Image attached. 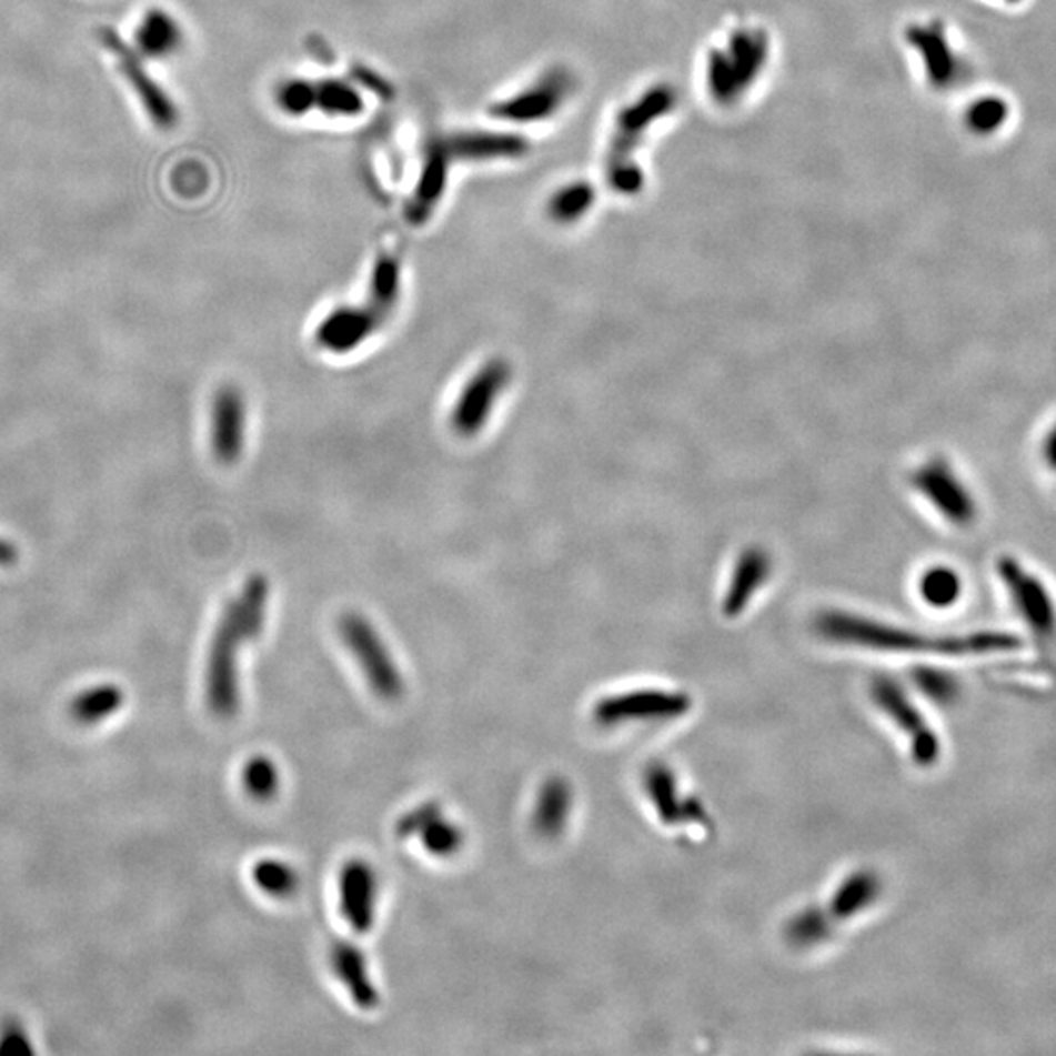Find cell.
Here are the masks:
<instances>
[{
  "label": "cell",
  "instance_id": "1",
  "mask_svg": "<svg viewBox=\"0 0 1056 1056\" xmlns=\"http://www.w3.org/2000/svg\"><path fill=\"white\" fill-rule=\"evenodd\" d=\"M271 587L269 580L254 574L247 580L238 597L231 599L213 634L208 672L205 701L215 716L233 718L241 708V647L261 636L266 624Z\"/></svg>",
  "mask_w": 1056,
  "mask_h": 1056
},
{
  "label": "cell",
  "instance_id": "2",
  "mask_svg": "<svg viewBox=\"0 0 1056 1056\" xmlns=\"http://www.w3.org/2000/svg\"><path fill=\"white\" fill-rule=\"evenodd\" d=\"M816 624L819 634L832 642L902 654H992L1006 652L1019 644L1004 632H976L970 636H927L922 632L904 631L842 611H827L819 616Z\"/></svg>",
  "mask_w": 1056,
  "mask_h": 1056
},
{
  "label": "cell",
  "instance_id": "3",
  "mask_svg": "<svg viewBox=\"0 0 1056 1056\" xmlns=\"http://www.w3.org/2000/svg\"><path fill=\"white\" fill-rule=\"evenodd\" d=\"M336 631L372 693L388 703L400 701L405 693L402 670L376 626L364 614L349 611L339 618Z\"/></svg>",
  "mask_w": 1056,
  "mask_h": 1056
},
{
  "label": "cell",
  "instance_id": "4",
  "mask_svg": "<svg viewBox=\"0 0 1056 1056\" xmlns=\"http://www.w3.org/2000/svg\"><path fill=\"white\" fill-rule=\"evenodd\" d=\"M996 574L1017 618L1043 642L1056 638V599L1048 583L1014 556H999Z\"/></svg>",
  "mask_w": 1056,
  "mask_h": 1056
},
{
  "label": "cell",
  "instance_id": "5",
  "mask_svg": "<svg viewBox=\"0 0 1056 1056\" xmlns=\"http://www.w3.org/2000/svg\"><path fill=\"white\" fill-rule=\"evenodd\" d=\"M912 483L945 523L957 529H970L976 523L978 503L975 493L949 460L942 456L926 460L912 474Z\"/></svg>",
  "mask_w": 1056,
  "mask_h": 1056
},
{
  "label": "cell",
  "instance_id": "6",
  "mask_svg": "<svg viewBox=\"0 0 1056 1056\" xmlns=\"http://www.w3.org/2000/svg\"><path fill=\"white\" fill-rule=\"evenodd\" d=\"M513 370L505 359L483 362L459 393L451 411V426L462 439H474L490 423L493 410L507 390Z\"/></svg>",
  "mask_w": 1056,
  "mask_h": 1056
},
{
  "label": "cell",
  "instance_id": "7",
  "mask_svg": "<svg viewBox=\"0 0 1056 1056\" xmlns=\"http://www.w3.org/2000/svg\"><path fill=\"white\" fill-rule=\"evenodd\" d=\"M881 893V881L871 871H861L849 876L844 885L835 891L832 904L826 909H811L793 919L788 935L795 943H816L829 934V929L853 917L857 912L868 908Z\"/></svg>",
  "mask_w": 1056,
  "mask_h": 1056
},
{
  "label": "cell",
  "instance_id": "8",
  "mask_svg": "<svg viewBox=\"0 0 1056 1056\" xmlns=\"http://www.w3.org/2000/svg\"><path fill=\"white\" fill-rule=\"evenodd\" d=\"M691 706L693 701L685 693L644 688L599 701L593 706V718L601 726L634 721H672L687 714Z\"/></svg>",
  "mask_w": 1056,
  "mask_h": 1056
},
{
  "label": "cell",
  "instance_id": "9",
  "mask_svg": "<svg viewBox=\"0 0 1056 1056\" xmlns=\"http://www.w3.org/2000/svg\"><path fill=\"white\" fill-rule=\"evenodd\" d=\"M400 839H419L426 853L449 859L462 849L466 842L464 829L446 816L443 804L426 801L405 812L395 824Z\"/></svg>",
  "mask_w": 1056,
  "mask_h": 1056
},
{
  "label": "cell",
  "instance_id": "10",
  "mask_svg": "<svg viewBox=\"0 0 1056 1056\" xmlns=\"http://www.w3.org/2000/svg\"><path fill=\"white\" fill-rule=\"evenodd\" d=\"M99 40L108 51H112L123 77L130 81L131 89L140 97L141 104L145 108L151 122L155 123L161 130H171L179 122V110L174 102L169 99V94L149 77L145 67L141 63L135 51H131L122 38L112 30V28H100Z\"/></svg>",
  "mask_w": 1056,
  "mask_h": 1056
},
{
  "label": "cell",
  "instance_id": "11",
  "mask_svg": "<svg viewBox=\"0 0 1056 1056\" xmlns=\"http://www.w3.org/2000/svg\"><path fill=\"white\" fill-rule=\"evenodd\" d=\"M388 318L390 313L370 298L362 305H341L323 318L315 341L325 351L346 354L380 331Z\"/></svg>",
  "mask_w": 1056,
  "mask_h": 1056
},
{
  "label": "cell",
  "instance_id": "12",
  "mask_svg": "<svg viewBox=\"0 0 1056 1056\" xmlns=\"http://www.w3.org/2000/svg\"><path fill=\"white\" fill-rule=\"evenodd\" d=\"M570 91H572V82L567 79V74L562 71H552L531 87L515 92L513 97L495 100L492 107L487 108V112L501 122H542V120H549L550 115L556 114L557 108L562 107Z\"/></svg>",
  "mask_w": 1056,
  "mask_h": 1056
},
{
  "label": "cell",
  "instance_id": "13",
  "mask_svg": "<svg viewBox=\"0 0 1056 1056\" xmlns=\"http://www.w3.org/2000/svg\"><path fill=\"white\" fill-rule=\"evenodd\" d=\"M339 908L356 934H369L376 924L380 878L366 859H351L339 871Z\"/></svg>",
  "mask_w": 1056,
  "mask_h": 1056
},
{
  "label": "cell",
  "instance_id": "14",
  "mask_svg": "<svg viewBox=\"0 0 1056 1056\" xmlns=\"http://www.w3.org/2000/svg\"><path fill=\"white\" fill-rule=\"evenodd\" d=\"M451 169L452 159L444 149L441 135H433L425 143L418 182L405 204V220L411 225H423L431 220L434 210L443 202Z\"/></svg>",
  "mask_w": 1056,
  "mask_h": 1056
},
{
  "label": "cell",
  "instance_id": "15",
  "mask_svg": "<svg viewBox=\"0 0 1056 1056\" xmlns=\"http://www.w3.org/2000/svg\"><path fill=\"white\" fill-rule=\"evenodd\" d=\"M873 698L878 706L901 726L904 734L912 740V757L917 765H932L939 755V742L927 722L919 716L916 706L902 693V688L891 680H878L873 683Z\"/></svg>",
  "mask_w": 1056,
  "mask_h": 1056
},
{
  "label": "cell",
  "instance_id": "16",
  "mask_svg": "<svg viewBox=\"0 0 1056 1056\" xmlns=\"http://www.w3.org/2000/svg\"><path fill=\"white\" fill-rule=\"evenodd\" d=\"M245 398L233 385L215 393L212 405V451L223 466L238 464L245 449Z\"/></svg>",
  "mask_w": 1056,
  "mask_h": 1056
},
{
  "label": "cell",
  "instance_id": "17",
  "mask_svg": "<svg viewBox=\"0 0 1056 1056\" xmlns=\"http://www.w3.org/2000/svg\"><path fill=\"white\" fill-rule=\"evenodd\" d=\"M452 163H483L519 159L529 153V141L509 131H452L441 135Z\"/></svg>",
  "mask_w": 1056,
  "mask_h": 1056
},
{
  "label": "cell",
  "instance_id": "18",
  "mask_svg": "<svg viewBox=\"0 0 1056 1056\" xmlns=\"http://www.w3.org/2000/svg\"><path fill=\"white\" fill-rule=\"evenodd\" d=\"M329 965L336 980L343 984L352 1002L362 1009H374L380 1004V990L370 976L369 961L352 942H335L329 951Z\"/></svg>",
  "mask_w": 1056,
  "mask_h": 1056
},
{
  "label": "cell",
  "instance_id": "19",
  "mask_svg": "<svg viewBox=\"0 0 1056 1056\" xmlns=\"http://www.w3.org/2000/svg\"><path fill=\"white\" fill-rule=\"evenodd\" d=\"M574 808V788L564 777H550L539 791L533 812V827L544 839H554L564 832Z\"/></svg>",
  "mask_w": 1056,
  "mask_h": 1056
},
{
  "label": "cell",
  "instance_id": "20",
  "mask_svg": "<svg viewBox=\"0 0 1056 1056\" xmlns=\"http://www.w3.org/2000/svg\"><path fill=\"white\" fill-rule=\"evenodd\" d=\"M771 572V560L762 550H747L740 557L734 575L730 582V590L724 599V613L734 616L744 611L750 599L754 597L757 591L762 590L763 583L767 582Z\"/></svg>",
  "mask_w": 1056,
  "mask_h": 1056
},
{
  "label": "cell",
  "instance_id": "21",
  "mask_svg": "<svg viewBox=\"0 0 1056 1056\" xmlns=\"http://www.w3.org/2000/svg\"><path fill=\"white\" fill-rule=\"evenodd\" d=\"M179 22L161 9H151L135 30V43L145 58L164 59L182 46Z\"/></svg>",
  "mask_w": 1056,
  "mask_h": 1056
},
{
  "label": "cell",
  "instance_id": "22",
  "mask_svg": "<svg viewBox=\"0 0 1056 1056\" xmlns=\"http://www.w3.org/2000/svg\"><path fill=\"white\" fill-rule=\"evenodd\" d=\"M677 791H680L677 781L673 777L672 771L665 770L664 765H652L646 771V793L654 804L657 816L664 819V824H680L681 819L685 818V814L693 819V814L681 801Z\"/></svg>",
  "mask_w": 1056,
  "mask_h": 1056
},
{
  "label": "cell",
  "instance_id": "23",
  "mask_svg": "<svg viewBox=\"0 0 1056 1056\" xmlns=\"http://www.w3.org/2000/svg\"><path fill=\"white\" fill-rule=\"evenodd\" d=\"M313 110L331 118H354L362 114L364 100L351 82L321 79L313 81Z\"/></svg>",
  "mask_w": 1056,
  "mask_h": 1056
},
{
  "label": "cell",
  "instance_id": "24",
  "mask_svg": "<svg viewBox=\"0 0 1056 1056\" xmlns=\"http://www.w3.org/2000/svg\"><path fill=\"white\" fill-rule=\"evenodd\" d=\"M917 591L927 606L949 609L963 595V580L949 565H929L917 580Z\"/></svg>",
  "mask_w": 1056,
  "mask_h": 1056
},
{
  "label": "cell",
  "instance_id": "25",
  "mask_svg": "<svg viewBox=\"0 0 1056 1056\" xmlns=\"http://www.w3.org/2000/svg\"><path fill=\"white\" fill-rule=\"evenodd\" d=\"M123 704V695L115 685H100L84 691L71 704V714L74 721L82 724H94L104 721Z\"/></svg>",
  "mask_w": 1056,
  "mask_h": 1056
},
{
  "label": "cell",
  "instance_id": "26",
  "mask_svg": "<svg viewBox=\"0 0 1056 1056\" xmlns=\"http://www.w3.org/2000/svg\"><path fill=\"white\" fill-rule=\"evenodd\" d=\"M241 783H243L247 795L254 798V801H271V798L279 795L282 775H280L279 765L272 762V757H269V755H253L243 765Z\"/></svg>",
  "mask_w": 1056,
  "mask_h": 1056
},
{
  "label": "cell",
  "instance_id": "27",
  "mask_svg": "<svg viewBox=\"0 0 1056 1056\" xmlns=\"http://www.w3.org/2000/svg\"><path fill=\"white\" fill-rule=\"evenodd\" d=\"M254 885L274 898H288L300 888V873L282 859H261L253 867Z\"/></svg>",
  "mask_w": 1056,
  "mask_h": 1056
},
{
  "label": "cell",
  "instance_id": "28",
  "mask_svg": "<svg viewBox=\"0 0 1056 1056\" xmlns=\"http://www.w3.org/2000/svg\"><path fill=\"white\" fill-rule=\"evenodd\" d=\"M591 190L585 184H572L557 190L549 204V212L556 222H575L590 208Z\"/></svg>",
  "mask_w": 1056,
  "mask_h": 1056
},
{
  "label": "cell",
  "instance_id": "29",
  "mask_svg": "<svg viewBox=\"0 0 1056 1056\" xmlns=\"http://www.w3.org/2000/svg\"><path fill=\"white\" fill-rule=\"evenodd\" d=\"M276 107L288 115L310 114L313 112V81L310 79H288L279 84L274 92Z\"/></svg>",
  "mask_w": 1056,
  "mask_h": 1056
},
{
  "label": "cell",
  "instance_id": "30",
  "mask_svg": "<svg viewBox=\"0 0 1056 1056\" xmlns=\"http://www.w3.org/2000/svg\"><path fill=\"white\" fill-rule=\"evenodd\" d=\"M917 687L922 688L929 698L937 703H943L947 698H953L955 693V683L942 672H919L917 675Z\"/></svg>",
  "mask_w": 1056,
  "mask_h": 1056
},
{
  "label": "cell",
  "instance_id": "31",
  "mask_svg": "<svg viewBox=\"0 0 1056 1056\" xmlns=\"http://www.w3.org/2000/svg\"><path fill=\"white\" fill-rule=\"evenodd\" d=\"M1002 120H1004V107L996 100L978 104L975 112H973V123L980 130H990L994 125H998Z\"/></svg>",
  "mask_w": 1056,
  "mask_h": 1056
},
{
  "label": "cell",
  "instance_id": "32",
  "mask_svg": "<svg viewBox=\"0 0 1056 1056\" xmlns=\"http://www.w3.org/2000/svg\"><path fill=\"white\" fill-rule=\"evenodd\" d=\"M1040 459H1043V464L1056 474V421L1053 425L1048 426L1047 433L1043 436L1040 441Z\"/></svg>",
  "mask_w": 1056,
  "mask_h": 1056
},
{
  "label": "cell",
  "instance_id": "33",
  "mask_svg": "<svg viewBox=\"0 0 1056 1056\" xmlns=\"http://www.w3.org/2000/svg\"><path fill=\"white\" fill-rule=\"evenodd\" d=\"M0 1040H2V1043H0V1053H14V1050L20 1053L22 1047H24L26 1050H30V1045L26 1043V1037L20 1033L18 1027H12L10 1033H4V1035L0 1037Z\"/></svg>",
  "mask_w": 1056,
  "mask_h": 1056
},
{
  "label": "cell",
  "instance_id": "34",
  "mask_svg": "<svg viewBox=\"0 0 1056 1056\" xmlns=\"http://www.w3.org/2000/svg\"><path fill=\"white\" fill-rule=\"evenodd\" d=\"M17 550L9 542L0 541V564L9 565L17 562Z\"/></svg>",
  "mask_w": 1056,
  "mask_h": 1056
}]
</instances>
